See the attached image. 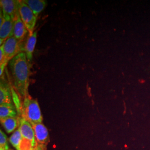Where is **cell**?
<instances>
[{
	"label": "cell",
	"instance_id": "6da1fadb",
	"mask_svg": "<svg viewBox=\"0 0 150 150\" xmlns=\"http://www.w3.org/2000/svg\"><path fill=\"white\" fill-rule=\"evenodd\" d=\"M12 88L16 94L23 99L28 93L31 64L28 61L24 52H21L8 62Z\"/></svg>",
	"mask_w": 150,
	"mask_h": 150
},
{
	"label": "cell",
	"instance_id": "7a4b0ae2",
	"mask_svg": "<svg viewBox=\"0 0 150 150\" xmlns=\"http://www.w3.org/2000/svg\"><path fill=\"white\" fill-rule=\"evenodd\" d=\"M19 116L31 124L42 122L43 117L38 100L30 95L25 97L22 102Z\"/></svg>",
	"mask_w": 150,
	"mask_h": 150
},
{
	"label": "cell",
	"instance_id": "3957f363",
	"mask_svg": "<svg viewBox=\"0 0 150 150\" xmlns=\"http://www.w3.org/2000/svg\"><path fill=\"white\" fill-rule=\"evenodd\" d=\"M22 135V141L18 150H31L36 146L32 125L25 118L20 117L18 127Z\"/></svg>",
	"mask_w": 150,
	"mask_h": 150
},
{
	"label": "cell",
	"instance_id": "277c9868",
	"mask_svg": "<svg viewBox=\"0 0 150 150\" xmlns=\"http://www.w3.org/2000/svg\"><path fill=\"white\" fill-rule=\"evenodd\" d=\"M19 14L22 21L27 28L28 33L32 34L35 31L38 17L34 15L32 10L23 0L20 1Z\"/></svg>",
	"mask_w": 150,
	"mask_h": 150
},
{
	"label": "cell",
	"instance_id": "5b68a950",
	"mask_svg": "<svg viewBox=\"0 0 150 150\" xmlns=\"http://www.w3.org/2000/svg\"><path fill=\"white\" fill-rule=\"evenodd\" d=\"M22 43L15 37L12 36L1 45L4 48L6 59L7 62H9L17 54L24 51V46H23Z\"/></svg>",
	"mask_w": 150,
	"mask_h": 150
},
{
	"label": "cell",
	"instance_id": "8992f818",
	"mask_svg": "<svg viewBox=\"0 0 150 150\" xmlns=\"http://www.w3.org/2000/svg\"><path fill=\"white\" fill-rule=\"evenodd\" d=\"M32 125L34 131L36 144L47 146L50 142L48 129L42 122L33 123Z\"/></svg>",
	"mask_w": 150,
	"mask_h": 150
},
{
	"label": "cell",
	"instance_id": "52a82bcc",
	"mask_svg": "<svg viewBox=\"0 0 150 150\" xmlns=\"http://www.w3.org/2000/svg\"><path fill=\"white\" fill-rule=\"evenodd\" d=\"M20 0H1V10L4 15H8L15 20L19 14Z\"/></svg>",
	"mask_w": 150,
	"mask_h": 150
},
{
	"label": "cell",
	"instance_id": "ba28073f",
	"mask_svg": "<svg viewBox=\"0 0 150 150\" xmlns=\"http://www.w3.org/2000/svg\"><path fill=\"white\" fill-rule=\"evenodd\" d=\"M4 21L0 25V45L1 46L8 38L13 36L14 20L8 15H4Z\"/></svg>",
	"mask_w": 150,
	"mask_h": 150
},
{
	"label": "cell",
	"instance_id": "9c48e42d",
	"mask_svg": "<svg viewBox=\"0 0 150 150\" xmlns=\"http://www.w3.org/2000/svg\"><path fill=\"white\" fill-rule=\"evenodd\" d=\"M1 80L0 105L13 103L12 88L4 77L1 78Z\"/></svg>",
	"mask_w": 150,
	"mask_h": 150
},
{
	"label": "cell",
	"instance_id": "30bf717a",
	"mask_svg": "<svg viewBox=\"0 0 150 150\" xmlns=\"http://www.w3.org/2000/svg\"><path fill=\"white\" fill-rule=\"evenodd\" d=\"M28 31L25 26L24 23L22 21L20 14L17 16L14 20L13 36L16 38L19 41L23 42L25 38L28 35Z\"/></svg>",
	"mask_w": 150,
	"mask_h": 150
},
{
	"label": "cell",
	"instance_id": "8fae6325",
	"mask_svg": "<svg viewBox=\"0 0 150 150\" xmlns=\"http://www.w3.org/2000/svg\"><path fill=\"white\" fill-rule=\"evenodd\" d=\"M37 31H35L32 34L27 36L26 42L24 45V52L26 54L28 61L31 63L33 59V53L34 52L37 41Z\"/></svg>",
	"mask_w": 150,
	"mask_h": 150
},
{
	"label": "cell",
	"instance_id": "7c38bea8",
	"mask_svg": "<svg viewBox=\"0 0 150 150\" xmlns=\"http://www.w3.org/2000/svg\"><path fill=\"white\" fill-rule=\"evenodd\" d=\"M18 116L19 115L16 106L13 103L0 105V120Z\"/></svg>",
	"mask_w": 150,
	"mask_h": 150
},
{
	"label": "cell",
	"instance_id": "4fadbf2b",
	"mask_svg": "<svg viewBox=\"0 0 150 150\" xmlns=\"http://www.w3.org/2000/svg\"><path fill=\"white\" fill-rule=\"evenodd\" d=\"M1 123L6 131L10 134L11 132L15 131L17 127H19L20 125V117H7L1 120Z\"/></svg>",
	"mask_w": 150,
	"mask_h": 150
},
{
	"label": "cell",
	"instance_id": "5bb4252c",
	"mask_svg": "<svg viewBox=\"0 0 150 150\" xmlns=\"http://www.w3.org/2000/svg\"><path fill=\"white\" fill-rule=\"evenodd\" d=\"M32 10L34 15L38 17L40 13L44 10L47 5L45 0H23Z\"/></svg>",
	"mask_w": 150,
	"mask_h": 150
},
{
	"label": "cell",
	"instance_id": "9a60e30c",
	"mask_svg": "<svg viewBox=\"0 0 150 150\" xmlns=\"http://www.w3.org/2000/svg\"><path fill=\"white\" fill-rule=\"evenodd\" d=\"M22 141V135L20 129H17L11 135L10 138V142L12 145L16 149V150L19 149Z\"/></svg>",
	"mask_w": 150,
	"mask_h": 150
},
{
	"label": "cell",
	"instance_id": "2e32d148",
	"mask_svg": "<svg viewBox=\"0 0 150 150\" xmlns=\"http://www.w3.org/2000/svg\"><path fill=\"white\" fill-rule=\"evenodd\" d=\"M0 148L4 149L5 150H9L7 136L1 129L0 130Z\"/></svg>",
	"mask_w": 150,
	"mask_h": 150
},
{
	"label": "cell",
	"instance_id": "e0dca14e",
	"mask_svg": "<svg viewBox=\"0 0 150 150\" xmlns=\"http://www.w3.org/2000/svg\"><path fill=\"white\" fill-rule=\"evenodd\" d=\"M31 150H47V146L36 145V146Z\"/></svg>",
	"mask_w": 150,
	"mask_h": 150
},
{
	"label": "cell",
	"instance_id": "ac0fdd59",
	"mask_svg": "<svg viewBox=\"0 0 150 150\" xmlns=\"http://www.w3.org/2000/svg\"><path fill=\"white\" fill-rule=\"evenodd\" d=\"M0 150H4V149H2V148H0Z\"/></svg>",
	"mask_w": 150,
	"mask_h": 150
}]
</instances>
